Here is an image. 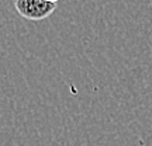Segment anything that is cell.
<instances>
[{"label": "cell", "mask_w": 152, "mask_h": 146, "mask_svg": "<svg viewBox=\"0 0 152 146\" xmlns=\"http://www.w3.org/2000/svg\"><path fill=\"white\" fill-rule=\"evenodd\" d=\"M14 7L23 18L41 21L54 13L56 4L48 3L45 0H14Z\"/></svg>", "instance_id": "cell-1"}, {"label": "cell", "mask_w": 152, "mask_h": 146, "mask_svg": "<svg viewBox=\"0 0 152 146\" xmlns=\"http://www.w3.org/2000/svg\"><path fill=\"white\" fill-rule=\"evenodd\" d=\"M45 1H48V3H54V4H56L59 0H45Z\"/></svg>", "instance_id": "cell-2"}]
</instances>
